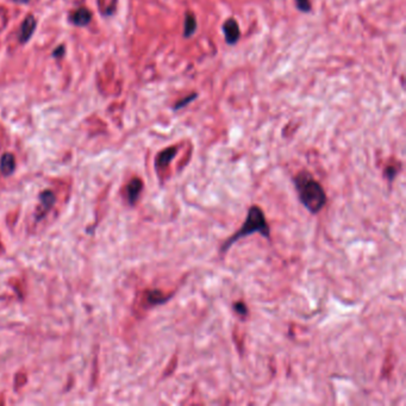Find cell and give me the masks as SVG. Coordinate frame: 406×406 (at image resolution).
Wrapping results in <instances>:
<instances>
[{"mask_svg": "<svg viewBox=\"0 0 406 406\" xmlns=\"http://www.w3.org/2000/svg\"><path fill=\"white\" fill-rule=\"evenodd\" d=\"M299 200L311 213H317L327 203L324 188L306 170H302L293 179Z\"/></svg>", "mask_w": 406, "mask_h": 406, "instance_id": "6da1fadb", "label": "cell"}, {"mask_svg": "<svg viewBox=\"0 0 406 406\" xmlns=\"http://www.w3.org/2000/svg\"><path fill=\"white\" fill-rule=\"evenodd\" d=\"M55 188H45L38 193V203L33 212V225L38 227L42 222L49 218L50 214L57 210L60 202L67 203L69 200L70 185L68 182H55Z\"/></svg>", "mask_w": 406, "mask_h": 406, "instance_id": "7a4b0ae2", "label": "cell"}, {"mask_svg": "<svg viewBox=\"0 0 406 406\" xmlns=\"http://www.w3.org/2000/svg\"><path fill=\"white\" fill-rule=\"evenodd\" d=\"M254 233H260L262 236H265L266 238H270L271 237V228L268 225L267 219H266L264 211L261 210L259 206L256 205H253L248 211V216L245 222L243 223L242 228L239 229L237 233L234 234L230 238L227 239L222 245V253H225L229 248L233 244H235V242L238 241V239L243 238V237H247L248 235Z\"/></svg>", "mask_w": 406, "mask_h": 406, "instance_id": "3957f363", "label": "cell"}, {"mask_svg": "<svg viewBox=\"0 0 406 406\" xmlns=\"http://www.w3.org/2000/svg\"><path fill=\"white\" fill-rule=\"evenodd\" d=\"M171 297V294L165 293L164 291L156 290V288H147L142 291L139 296L137 297L135 306L136 313H143L149 311L150 308L157 306V305L165 304L168 299Z\"/></svg>", "mask_w": 406, "mask_h": 406, "instance_id": "277c9868", "label": "cell"}, {"mask_svg": "<svg viewBox=\"0 0 406 406\" xmlns=\"http://www.w3.org/2000/svg\"><path fill=\"white\" fill-rule=\"evenodd\" d=\"M143 187H144V184H143V180L138 176H135L128 182L127 185L123 187V197L127 200L129 205H135L137 203V200L139 199V196H141Z\"/></svg>", "mask_w": 406, "mask_h": 406, "instance_id": "5b68a950", "label": "cell"}, {"mask_svg": "<svg viewBox=\"0 0 406 406\" xmlns=\"http://www.w3.org/2000/svg\"><path fill=\"white\" fill-rule=\"evenodd\" d=\"M176 151H178V148L176 147H169L167 148V149L162 150L161 153L156 156L155 167L157 174H159V176L161 179L165 178V170L168 169L171 160L176 155Z\"/></svg>", "mask_w": 406, "mask_h": 406, "instance_id": "8992f818", "label": "cell"}, {"mask_svg": "<svg viewBox=\"0 0 406 406\" xmlns=\"http://www.w3.org/2000/svg\"><path fill=\"white\" fill-rule=\"evenodd\" d=\"M223 34H224L225 42L229 45H234L238 42L239 36H241V31H239L238 23L236 22V19L229 18L228 21L224 22V24H223Z\"/></svg>", "mask_w": 406, "mask_h": 406, "instance_id": "52a82bcc", "label": "cell"}, {"mask_svg": "<svg viewBox=\"0 0 406 406\" xmlns=\"http://www.w3.org/2000/svg\"><path fill=\"white\" fill-rule=\"evenodd\" d=\"M16 169V157L11 153H4L0 157V171L2 175L8 176Z\"/></svg>", "mask_w": 406, "mask_h": 406, "instance_id": "ba28073f", "label": "cell"}, {"mask_svg": "<svg viewBox=\"0 0 406 406\" xmlns=\"http://www.w3.org/2000/svg\"><path fill=\"white\" fill-rule=\"evenodd\" d=\"M36 29V19L34 16H28L25 18V21L23 22L22 28H21V35H19V41L22 43H25L29 41L31 36H33L34 31Z\"/></svg>", "mask_w": 406, "mask_h": 406, "instance_id": "9c48e42d", "label": "cell"}, {"mask_svg": "<svg viewBox=\"0 0 406 406\" xmlns=\"http://www.w3.org/2000/svg\"><path fill=\"white\" fill-rule=\"evenodd\" d=\"M91 19H92V13H91L90 10H87L85 7L79 8V10H76L70 16L71 23H74L78 27H85V25H87L91 22Z\"/></svg>", "mask_w": 406, "mask_h": 406, "instance_id": "30bf717a", "label": "cell"}, {"mask_svg": "<svg viewBox=\"0 0 406 406\" xmlns=\"http://www.w3.org/2000/svg\"><path fill=\"white\" fill-rule=\"evenodd\" d=\"M7 284L12 288L13 292L16 293V296L18 297L19 299H24L25 297H27L28 287L24 280L18 278V276H12V278L8 279Z\"/></svg>", "mask_w": 406, "mask_h": 406, "instance_id": "8fae6325", "label": "cell"}, {"mask_svg": "<svg viewBox=\"0 0 406 406\" xmlns=\"http://www.w3.org/2000/svg\"><path fill=\"white\" fill-rule=\"evenodd\" d=\"M197 30V21L193 13L186 12L185 13V22H184V37L188 38V37L193 36Z\"/></svg>", "mask_w": 406, "mask_h": 406, "instance_id": "7c38bea8", "label": "cell"}, {"mask_svg": "<svg viewBox=\"0 0 406 406\" xmlns=\"http://www.w3.org/2000/svg\"><path fill=\"white\" fill-rule=\"evenodd\" d=\"M28 384V374L27 372L24 371H19L17 372L16 375H14L13 380V386H14V391H19L21 388L24 387L25 385Z\"/></svg>", "mask_w": 406, "mask_h": 406, "instance_id": "4fadbf2b", "label": "cell"}, {"mask_svg": "<svg viewBox=\"0 0 406 406\" xmlns=\"http://www.w3.org/2000/svg\"><path fill=\"white\" fill-rule=\"evenodd\" d=\"M197 97H198V94L193 93V94H191V96L186 97V98H184L182 100H180V102H178L175 105H174V110H180V108L187 106L190 102H192L193 100L197 98Z\"/></svg>", "mask_w": 406, "mask_h": 406, "instance_id": "5bb4252c", "label": "cell"}, {"mask_svg": "<svg viewBox=\"0 0 406 406\" xmlns=\"http://www.w3.org/2000/svg\"><path fill=\"white\" fill-rule=\"evenodd\" d=\"M234 310L235 312L241 317H247L248 316V307L245 305V303L243 302H237L234 304Z\"/></svg>", "mask_w": 406, "mask_h": 406, "instance_id": "9a60e30c", "label": "cell"}, {"mask_svg": "<svg viewBox=\"0 0 406 406\" xmlns=\"http://www.w3.org/2000/svg\"><path fill=\"white\" fill-rule=\"evenodd\" d=\"M296 6L300 12L307 13L311 11L310 0H296Z\"/></svg>", "mask_w": 406, "mask_h": 406, "instance_id": "2e32d148", "label": "cell"}, {"mask_svg": "<svg viewBox=\"0 0 406 406\" xmlns=\"http://www.w3.org/2000/svg\"><path fill=\"white\" fill-rule=\"evenodd\" d=\"M398 168H397V166H387V167L385 168V171H384V175L386 179H388L390 181H392V180L396 178V175L398 174Z\"/></svg>", "mask_w": 406, "mask_h": 406, "instance_id": "e0dca14e", "label": "cell"}, {"mask_svg": "<svg viewBox=\"0 0 406 406\" xmlns=\"http://www.w3.org/2000/svg\"><path fill=\"white\" fill-rule=\"evenodd\" d=\"M19 217V208H16V210L12 211V212H10L7 214L6 217V223L8 227H14V224H16L17 219H18Z\"/></svg>", "mask_w": 406, "mask_h": 406, "instance_id": "ac0fdd59", "label": "cell"}, {"mask_svg": "<svg viewBox=\"0 0 406 406\" xmlns=\"http://www.w3.org/2000/svg\"><path fill=\"white\" fill-rule=\"evenodd\" d=\"M5 250H6V248H5V244L4 242H2L1 237H0V255H2V254L5 253Z\"/></svg>", "mask_w": 406, "mask_h": 406, "instance_id": "d6986e66", "label": "cell"}, {"mask_svg": "<svg viewBox=\"0 0 406 406\" xmlns=\"http://www.w3.org/2000/svg\"><path fill=\"white\" fill-rule=\"evenodd\" d=\"M6 404V402H5V394L1 393L0 394V405H5Z\"/></svg>", "mask_w": 406, "mask_h": 406, "instance_id": "ffe728a7", "label": "cell"}, {"mask_svg": "<svg viewBox=\"0 0 406 406\" xmlns=\"http://www.w3.org/2000/svg\"><path fill=\"white\" fill-rule=\"evenodd\" d=\"M62 53H64V47H60V48H57V50L55 51V53H54V56H56L57 54H59V55H61Z\"/></svg>", "mask_w": 406, "mask_h": 406, "instance_id": "44dd1931", "label": "cell"}, {"mask_svg": "<svg viewBox=\"0 0 406 406\" xmlns=\"http://www.w3.org/2000/svg\"><path fill=\"white\" fill-rule=\"evenodd\" d=\"M16 2H22V4H27L29 0H14Z\"/></svg>", "mask_w": 406, "mask_h": 406, "instance_id": "7402d4cb", "label": "cell"}]
</instances>
